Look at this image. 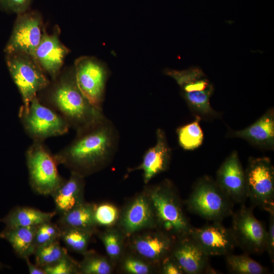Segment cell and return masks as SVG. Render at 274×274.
I'll use <instances>...</instances> for the list:
<instances>
[{"label":"cell","instance_id":"6da1fadb","mask_svg":"<svg viewBox=\"0 0 274 274\" xmlns=\"http://www.w3.org/2000/svg\"><path fill=\"white\" fill-rule=\"evenodd\" d=\"M76 133L70 144L54 154L58 165L85 178L111 162L118 150L119 134L104 115Z\"/></svg>","mask_w":274,"mask_h":274},{"label":"cell","instance_id":"7a4b0ae2","mask_svg":"<svg viewBox=\"0 0 274 274\" xmlns=\"http://www.w3.org/2000/svg\"><path fill=\"white\" fill-rule=\"evenodd\" d=\"M47 87L44 98L40 100L57 112L76 131L103 116L102 110L93 107L77 84L74 70L54 80Z\"/></svg>","mask_w":274,"mask_h":274},{"label":"cell","instance_id":"3957f363","mask_svg":"<svg viewBox=\"0 0 274 274\" xmlns=\"http://www.w3.org/2000/svg\"><path fill=\"white\" fill-rule=\"evenodd\" d=\"M145 190L152 204L156 228L175 240L189 235L193 227L183 211L172 183L165 180Z\"/></svg>","mask_w":274,"mask_h":274},{"label":"cell","instance_id":"277c9868","mask_svg":"<svg viewBox=\"0 0 274 274\" xmlns=\"http://www.w3.org/2000/svg\"><path fill=\"white\" fill-rule=\"evenodd\" d=\"M164 73L177 82L183 98L195 117L211 119L218 116L210 104L213 85L199 67L194 66L184 70L167 68Z\"/></svg>","mask_w":274,"mask_h":274},{"label":"cell","instance_id":"5b68a950","mask_svg":"<svg viewBox=\"0 0 274 274\" xmlns=\"http://www.w3.org/2000/svg\"><path fill=\"white\" fill-rule=\"evenodd\" d=\"M233 203L216 180L207 176L197 180L186 201L190 212L212 222L231 216Z\"/></svg>","mask_w":274,"mask_h":274},{"label":"cell","instance_id":"8992f818","mask_svg":"<svg viewBox=\"0 0 274 274\" xmlns=\"http://www.w3.org/2000/svg\"><path fill=\"white\" fill-rule=\"evenodd\" d=\"M25 157L31 189L38 194L51 196L65 181L58 173L55 155L43 142L33 141Z\"/></svg>","mask_w":274,"mask_h":274},{"label":"cell","instance_id":"52a82bcc","mask_svg":"<svg viewBox=\"0 0 274 274\" xmlns=\"http://www.w3.org/2000/svg\"><path fill=\"white\" fill-rule=\"evenodd\" d=\"M18 116L24 131L33 141L44 142L67 133L70 128L61 116L42 103L38 96L27 107L21 106Z\"/></svg>","mask_w":274,"mask_h":274},{"label":"cell","instance_id":"ba28073f","mask_svg":"<svg viewBox=\"0 0 274 274\" xmlns=\"http://www.w3.org/2000/svg\"><path fill=\"white\" fill-rule=\"evenodd\" d=\"M6 64L21 94L24 107L50 84L44 71L31 56L22 53L6 54Z\"/></svg>","mask_w":274,"mask_h":274},{"label":"cell","instance_id":"9c48e42d","mask_svg":"<svg viewBox=\"0 0 274 274\" xmlns=\"http://www.w3.org/2000/svg\"><path fill=\"white\" fill-rule=\"evenodd\" d=\"M248 198L267 212L274 211V168L268 157H250L245 170Z\"/></svg>","mask_w":274,"mask_h":274},{"label":"cell","instance_id":"30bf717a","mask_svg":"<svg viewBox=\"0 0 274 274\" xmlns=\"http://www.w3.org/2000/svg\"><path fill=\"white\" fill-rule=\"evenodd\" d=\"M74 73L80 90L96 109L102 110L109 72L105 64L91 56H82L76 60Z\"/></svg>","mask_w":274,"mask_h":274},{"label":"cell","instance_id":"8fae6325","mask_svg":"<svg viewBox=\"0 0 274 274\" xmlns=\"http://www.w3.org/2000/svg\"><path fill=\"white\" fill-rule=\"evenodd\" d=\"M43 32L42 17L38 11L29 9L17 14L4 51L6 54H24L34 59Z\"/></svg>","mask_w":274,"mask_h":274},{"label":"cell","instance_id":"7c38bea8","mask_svg":"<svg viewBox=\"0 0 274 274\" xmlns=\"http://www.w3.org/2000/svg\"><path fill=\"white\" fill-rule=\"evenodd\" d=\"M230 229L236 247L246 254H259L265 251L267 229L254 216L253 210L244 205L232 215Z\"/></svg>","mask_w":274,"mask_h":274},{"label":"cell","instance_id":"4fadbf2b","mask_svg":"<svg viewBox=\"0 0 274 274\" xmlns=\"http://www.w3.org/2000/svg\"><path fill=\"white\" fill-rule=\"evenodd\" d=\"M118 228L125 236L156 228L155 218L149 196L145 190L131 199L120 213Z\"/></svg>","mask_w":274,"mask_h":274},{"label":"cell","instance_id":"5bb4252c","mask_svg":"<svg viewBox=\"0 0 274 274\" xmlns=\"http://www.w3.org/2000/svg\"><path fill=\"white\" fill-rule=\"evenodd\" d=\"M132 252L156 266L170 255L175 241L172 237L156 228L155 230L131 235Z\"/></svg>","mask_w":274,"mask_h":274},{"label":"cell","instance_id":"9a60e30c","mask_svg":"<svg viewBox=\"0 0 274 274\" xmlns=\"http://www.w3.org/2000/svg\"><path fill=\"white\" fill-rule=\"evenodd\" d=\"M190 235L209 256H226L236 247L230 228L223 226L221 222L193 227Z\"/></svg>","mask_w":274,"mask_h":274},{"label":"cell","instance_id":"2e32d148","mask_svg":"<svg viewBox=\"0 0 274 274\" xmlns=\"http://www.w3.org/2000/svg\"><path fill=\"white\" fill-rule=\"evenodd\" d=\"M184 274L215 273L209 257L189 235L175 240L171 252Z\"/></svg>","mask_w":274,"mask_h":274},{"label":"cell","instance_id":"e0dca14e","mask_svg":"<svg viewBox=\"0 0 274 274\" xmlns=\"http://www.w3.org/2000/svg\"><path fill=\"white\" fill-rule=\"evenodd\" d=\"M216 181L233 202L244 203L248 198L245 170L236 151H232L221 164Z\"/></svg>","mask_w":274,"mask_h":274},{"label":"cell","instance_id":"ac0fdd59","mask_svg":"<svg viewBox=\"0 0 274 274\" xmlns=\"http://www.w3.org/2000/svg\"><path fill=\"white\" fill-rule=\"evenodd\" d=\"M70 50L60 41L59 33L44 31L34 59L44 72L55 80L59 75L64 60Z\"/></svg>","mask_w":274,"mask_h":274},{"label":"cell","instance_id":"d6986e66","mask_svg":"<svg viewBox=\"0 0 274 274\" xmlns=\"http://www.w3.org/2000/svg\"><path fill=\"white\" fill-rule=\"evenodd\" d=\"M156 136V144L146 152L142 163L137 167L128 170V172L142 170L144 182L146 184L156 175L165 171L170 161L172 150L165 133L163 129L158 128Z\"/></svg>","mask_w":274,"mask_h":274},{"label":"cell","instance_id":"ffe728a7","mask_svg":"<svg viewBox=\"0 0 274 274\" xmlns=\"http://www.w3.org/2000/svg\"><path fill=\"white\" fill-rule=\"evenodd\" d=\"M228 136L244 139L261 148L273 149L274 147V111L267 110L249 126L239 130L228 132Z\"/></svg>","mask_w":274,"mask_h":274},{"label":"cell","instance_id":"44dd1931","mask_svg":"<svg viewBox=\"0 0 274 274\" xmlns=\"http://www.w3.org/2000/svg\"><path fill=\"white\" fill-rule=\"evenodd\" d=\"M85 178L71 172L69 178L55 191L53 197L56 214L61 215L84 202Z\"/></svg>","mask_w":274,"mask_h":274},{"label":"cell","instance_id":"7402d4cb","mask_svg":"<svg viewBox=\"0 0 274 274\" xmlns=\"http://www.w3.org/2000/svg\"><path fill=\"white\" fill-rule=\"evenodd\" d=\"M37 226L5 227L0 233V238L7 241L15 254L24 259L29 257L36 250L35 234Z\"/></svg>","mask_w":274,"mask_h":274},{"label":"cell","instance_id":"603a6c76","mask_svg":"<svg viewBox=\"0 0 274 274\" xmlns=\"http://www.w3.org/2000/svg\"><path fill=\"white\" fill-rule=\"evenodd\" d=\"M56 214L55 211L45 212L39 209L18 206L13 208L4 218L0 219L5 227L38 226L44 222L51 221Z\"/></svg>","mask_w":274,"mask_h":274},{"label":"cell","instance_id":"cb8c5ba5","mask_svg":"<svg viewBox=\"0 0 274 274\" xmlns=\"http://www.w3.org/2000/svg\"><path fill=\"white\" fill-rule=\"evenodd\" d=\"M95 204L84 201L70 211L60 215L58 225L85 230L92 233L97 226L94 216Z\"/></svg>","mask_w":274,"mask_h":274},{"label":"cell","instance_id":"d4e9b609","mask_svg":"<svg viewBox=\"0 0 274 274\" xmlns=\"http://www.w3.org/2000/svg\"><path fill=\"white\" fill-rule=\"evenodd\" d=\"M227 267L230 272L235 274H265L266 267L249 256L248 254L225 256Z\"/></svg>","mask_w":274,"mask_h":274},{"label":"cell","instance_id":"484cf974","mask_svg":"<svg viewBox=\"0 0 274 274\" xmlns=\"http://www.w3.org/2000/svg\"><path fill=\"white\" fill-rule=\"evenodd\" d=\"M59 226L60 228V239L68 249L82 255L88 251L93 233L73 227Z\"/></svg>","mask_w":274,"mask_h":274},{"label":"cell","instance_id":"4316f807","mask_svg":"<svg viewBox=\"0 0 274 274\" xmlns=\"http://www.w3.org/2000/svg\"><path fill=\"white\" fill-rule=\"evenodd\" d=\"M83 259L79 263V273L110 274L114 264L108 257L99 255L93 251H87Z\"/></svg>","mask_w":274,"mask_h":274},{"label":"cell","instance_id":"83f0119b","mask_svg":"<svg viewBox=\"0 0 274 274\" xmlns=\"http://www.w3.org/2000/svg\"><path fill=\"white\" fill-rule=\"evenodd\" d=\"M201 118L195 117L192 122L177 129L178 142L185 150H193L201 145L203 141V133L200 126Z\"/></svg>","mask_w":274,"mask_h":274},{"label":"cell","instance_id":"f1b7e54d","mask_svg":"<svg viewBox=\"0 0 274 274\" xmlns=\"http://www.w3.org/2000/svg\"><path fill=\"white\" fill-rule=\"evenodd\" d=\"M108 255V258L114 264L124 254V239L125 236L117 228H109L99 235Z\"/></svg>","mask_w":274,"mask_h":274},{"label":"cell","instance_id":"f546056e","mask_svg":"<svg viewBox=\"0 0 274 274\" xmlns=\"http://www.w3.org/2000/svg\"><path fill=\"white\" fill-rule=\"evenodd\" d=\"M67 253V249L60 245L59 240H56L36 248L33 255L36 264L44 268L55 264Z\"/></svg>","mask_w":274,"mask_h":274},{"label":"cell","instance_id":"4dcf8cb0","mask_svg":"<svg viewBox=\"0 0 274 274\" xmlns=\"http://www.w3.org/2000/svg\"><path fill=\"white\" fill-rule=\"evenodd\" d=\"M120 260L122 270L129 274H150L157 268L133 253L126 255L123 254Z\"/></svg>","mask_w":274,"mask_h":274},{"label":"cell","instance_id":"1f68e13d","mask_svg":"<svg viewBox=\"0 0 274 274\" xmlns=\"http://www.w3.org/2000/svg\"><path fill=\"white\" fill-rule=\"evenodd\" d=\"M94 216L97 226L112 227L118 222L120 212L114 204L104 202L95 204Z\"/></svg>","mask_w":274,"mask_h":274},{"label":"cell","instance_id":"d6a6232c","mask_svg":"<svg viewBox=\"0 0 274 274\" xmlns=\"http://www.w3.org/2000/svg\"><path fill=\"white\" fill-rule=\"evenodd\" d=\"M60 228L51 221L37 226L35 234L36 249L56 240H60Z\"/></svg>","mask_w":274,"mask_h":274},{"label":"cell","instance_id":"836d02e7","mask_svg":"<svg viewBox=\"0 0 274 274\" xmlns=\"http://www.w3.org/2000/svg\"><path fill=\"white\" fill-rule=\"evenodd\" d=\"M46 274L79 273V263L68 253L55 264L44 268Z\"/></svg>","mask_w":274,"mask_h":274},{"label":"cell","instance_id":"e575fe53","mask_svg":"<svg viewBox=\"0 0 274 274\" xmlns=\"http://www.w3.org/2000/svg\"><path fill=\"white\" fill-rule=\"evenodd\" d=\"M32 0H0V9L7 13L17 14L30 9Z\"/></svg>","mask_w":274,"mask_h":274},{"label":"cell","instance_id":"d590c367","mask_svg":"<svg viewBox=\"0 0 274 274\" xmlns=\"http://www.w3.org/2000/svg\"><path fill=\"white\" fill-rule=\"evenodd\" d=\"M269 214V224L266 232L265 251L267 252L271 261H274V211Z\"/></svg>","mask_w":274,"mask_h":274},{"label":"cell","instance_id":"8d00e7d4","mask_svg":"<svg viewBox=\"0 0 274 274\" xmlns=\"http://www.w3.org/2000/svg\"><path fill=\"white\" fill-rule=\"evenodd\" d=\"M159 271L163 274H184L170 254L162 261L159 266Z\"/></svg>","mask_w":274,"mask_h":274},{"label":"cell","instance_id":"74e56055","mask_svg":"<svg viewBox=\"0 0 274 274\" xmlns=\"http://www.w3.org/2000/svg\"><path fill=\"white\" fill-rule=\"evenodd\" d=\"M30 274H46L44 269L37 264H33L30 261L29 257L24 259Z\"/></svg>","mask_w":274,"mask_h":274},{"label":"cell","instance_id":"f35d334b","mask_svg":"<svg viewBox=\"0 0 274 274\" xmlns=\"http://www.w3.org/2000/svg\"><path fill=\"white\" fill-rule=\"evenodd\" d=\"M5 266L2 264L1 263H0V269H2Z\"/></svg>","mask_w":274,"mask_h":274}]
</instances>
